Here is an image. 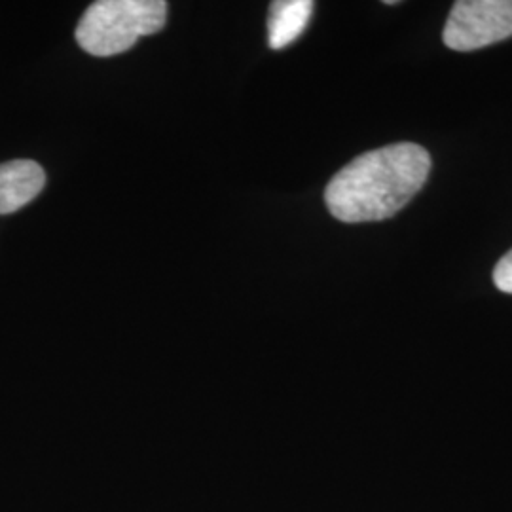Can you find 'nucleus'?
Returning a JSON list of instances; mask_svg holds the SVG:
<instances>
[{
	"label": "nucleus",
	"mask_w": 512,
	"mask_h": 512,
	"mask_svg": "<svg viewBox=\"0 0 512 512\" xmlns=\"http://www.w3.org/2000/svg\"><path fill=\"white\" fill-rule=\"evenodd\" d=\"M313 14L311 0H277L270 6L268 42L272 50H283L304 33Z\"/></svg>",
	"instance_id": "5"
},
{
	"label": "nucleus",
	"mask_w": 512,
	"mask_h": 512,
	"mask_svg": "<svg viewBox=\"0 0 512 512\" xmlns=\"http://www.w3.org/2000/svg\"><path fill=\"white\" fill-rule=\"evenodd\" d=\"M431 171V158L416 143L370 150L340 169L327 190L330 215L342 222H376L397 215Z\"/></svg>",
	"instance_id": "1"
},
{
	"label": "nucleus",
	"mask_w": 512,
	"mask_h": 512,
	"mask_svg": "<svg viewBox=\"0 0 512 512\" xmlns=\"http://www.w3.org/2000/svg\"><path fill=\"white\" fill-rule=\"evenodd\" d=\"M46 184L44 169L33 160L0 164V215L16 213L33 202Z\"/></svg>",
	"instance_id": "4"
},
{
	"label": "nucleus",
	"mask_w": 512,
	"mask_h": 512,
	"mask_svg": "<svg viewBox=\"0 0 512 512\" xmlns=\"http://www.w3.org/2000/svg\"><path fill=\"white\" fill-rule=\"evenodd\" d=\"M494 283L499 291L512 294V249L497 262L494 270Z\"/></svg>",
	"instance_id": "6"
},
{
	"label": "nucleus",
	"mask_w": 512,
	"mask_h": 512,
	"mask_svg": "<svg viewBox=\"0 0 512 512\" xmlns=\"http://www.w3.org/2000/svg\"><path fill=\"white\" fill-rule=\"evenodd\" d=\"M512 37V0H459L444 25L450 50L473 52Z\"/></svg>",
	"instance_id": "3"
},
{
	"label": "nucleus",
	"mask_w": 512,
	"mask_h": 512,
	"mask_svg": "<svg viewBox=\"0 0 512 512\" xmlns=\"http://www.w3.org/2000/svg\"><path fill=\"white\" fill-rule=\"evenodd\" d=\"M165 19L164 0H99L80 19L76 42L97 57L124 54L139 38L160 33Z\"/></svg>",
	"instance_id": "2"
}]
</instances>
